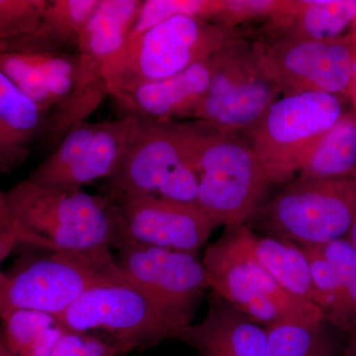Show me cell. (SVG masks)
<instances>
[{
	"instance_id": "obj_5",
	"label": "cell",
	"mask_w": 356,
	"mask_h": 356,
	"mask_svg": "<svg viewBox=\"0 0 356 356\" xmlns=\"http://www.w3.org/2000/svg\"><path fill=\"white\" fill-rule=\"evenodd\" d=\"M217 23L178 16L128 40L105 64L102 79L113 95L136 84L175 76L207 60L238 36Z\"/></svg>"
},
{
	"instance_id": "obj_17",
	"label": "cell",
	"mask_w": 356,
	"mask_h": 356,
	"mask_svg": "<svg viewBox=\"0 0 356 356\" xmlns=\"http://www.w3.org/2000/svg\"><path fill=\"white\" fill-rule=\"evenodd\" d=\"M356 20V0H285L262 23L259 39L337 40L350 36Z\"/></svg>"
},
{
	"instance_id": "obj_2",
	"label": "cell",
	"mask_w": 356,
	"mask_h": 356,
	"mask_svg": "<svg viewBox=\"0 0 356 356\" xmlns=\"http://www.w3.org/2000/svg\"><path fill=\"white\" fill-rule=\"evenodd\" d=\"M15 219L56 250L117 248L128 238L116 202L81 188L43 186L28 179L6 192Z\"/></svg>"
},
{
	"instance_id": "obj_38",
	"label": "cell",
	"mask_w": 356,
	"mask_h": 356,
	"mask_svg": "<svg viewBox=\"0 0 356 356\" xmlns=\"http://www.w3.org/2000/svg\"><path fill=\"white\" fill-rule=\"evenodd\" d=\"M0 356H13L9 353L8 350H7L3 343H2L1 339H0Z\"/></svg>"
},
{
	"instance_id": "obj_35",
	"label": "cell",
	"mask_w": 356,
	"mask_h": 356,
	"mask_svg": "<svg viewBox=\"0 0 356 356\" xmlns=\"http://www.w3.org/2000/svg\"><path fill=\"white\" fill-rule=\"evenodd\" d=\"M348 99L350 100L353 109L356 110V49L355 60H353V76H351L350 92H348Z\"/></svg>"
},
{
	"instance_id": "obj_20",
	"label": "cell",
	"mask_w": 356,
	"mask_h": 356,
	"mask_svg": "<svg viewBox=\"0 0 356 356\" xmlns=\"http://www.w3.org/2000/svg\"><path fill=\"white\" fill-rule=\"evenodd\" d=\"M100 0H49L36 31L0 50L67 53L77 49L84 26Z\"/></svg>"
},
{
	"instance_id": "obj_6",
	"label": "cell",
	"mask_w": 356,
	"mask_h": 356,
	"mask_svg": "<svg viewBox=\"0 0 356 356\" xmlns=\"http://www.w3.org/2000/svg\"><path fill=\"white\" fill-rule=\"evenodd\" d=\"M344 99L323 92L281 96L248 129L247 142L271 184L296 179L318 140L346 111Z\"/></svg>"
},
{
	"instance_id": "obj_9",
	"label": "cell",
	"mask_w": 356,
	"mask_h": 356,
	"mask_svg": "<svg viewBox=\"0 0 356 356\" xmlns=\"http://www.w3.org/2000/svg\"><path fill=\"white\" fill-rule=\"evenodd\" d=\"M212 76L192 118L218 132L238 135L252 127L281 97L259 64L252 41L234 37L212 56Z\"/></svg>"
},
{
	"instance_id": "obj_33",
	"label": "cell",
	"mask_w": 356,
	"mask_h": 356,
	"mask_svg": "<svg viewBox=\"0 0 356 356\" xmlns=\"http://www.w3.org/2000/svg\"><path fill=\"white\" fill-rule=\"evenodd\" d=\"M0 235L11 236L20 243L31 247L43 248L48 252H56L55 248L44 238L28 231L20 224L11 212L6 193L0 189Z\"/></svg>"
},
{
	"instance_id": "obj_23",
	"label": "cell",
	"mask_w": 356,
	"mask_h": 356,
	"mask_svg": "<svg viewBox=\"0 0 356 356\" xmlns=\"http://www.w3.org/2000/svg\"><path fill=\"white\" fill-rule=\"evenodd\" d=\"M0 339L13 356H50L67 330L56 316L16 310L0 318Z\"/></svg>"
},
{
	"instance_id": "obj_37",
	"label": "cell",
	"mask_w": 356,
	"mask_h": 356,
	"mask_svg": "<svg viewBox=\"0 0 356 356\" xmlns=\"http://www.w3.org/2000/svg\"><path fill=\"white\" fill-rule=\"evenodd\" d=\"M346 238L353 248H356V218L355 222H353V227H351L350 233L348 234Z\"/></svg>"
},
{
	"instance_id": "obj_14",
	"label": "cell",
	"mask_w": 356,
	"mask_h": 356,
	"mask_svg": "<svg viewBox=\"0 0 356 356\" xmlns=\"http://www.w3.org/2000/svg\"><path fill=\"white\" fill-rule=\"evenodd\" d=\"M212 57L175 76L136 84L112 95L125 110L146 120L192 118L212 76Z\"/></svg>"
},
{
	"instance_id": "obj_1",
	"label": "cell",
	"mask_w": 356,
	"mask_h": 356,
	"mask_svg": "<svg viewBox=\"0 0 356 356\" xmlns=\"http://www.w3.org/2000/svg\"><path fill=\"white\" fill-rule=\"evenodd\" d=\"M198 175L197 206L216 226H245L266 200L271 182L247 140L202 121L177 122Z\"/></svg>"
},
{
	"instance_id": "obj_10",
	"label": "cell",
	"mask_w": 356,
	"mask_h": 356,
	"mask_svg": "<svg viewBox=\"0 0 356 356\" xmlns=\"http://www.w3.org/2000/svg\"><path fill=\"white\" fill-rule=\"evenodd\" d=\"M140 120L139 132L106 179L105 195L142 192L197 205L198 175L177 121Z\"/></svg>"
},
{
	"instance_id": "obj_25",
	"label": "cell",
	"mask_w": 356,
	"mask_h": 356,
	"mask_svg": "<svg viewBox=\"0 0 356 356\" xmlns=\"http://www.w3.org/2000/svg\"><path fill=\"white\" fill-rule=\"evenodd\" d=\"M325 322H285L266 327L267 356H329Z\"/></svg>"
},
{
	"instance_id": "obj_19",
	"label": "cell",
	"mask_w": 356,
	"mask_h": 356,
	"mask_svg": "<svg viewBox=\"0 0 356 356\" xmlns=\"http://www.w3.org/2000/svg\"><path fill=\"white\" fill-rule=\"evenodd\" d=\"M139 117L125 114L116 120L102 122L83 156L53 186L83 188L111 177L139 132Z\"/></svg>"
},
{
	"instance_id": "obj_26",
	"label": "cell",
	"mask_w": 356,
	"mask_h": 356,
	"mask_svg": "<svg viewBox=\"0 0 356 356\" xmlns=\"http://www.w3.org/2000/svg\"><path fill=\"white\" fill-rule=\"evenodd\" d=\"M102 122L86 121L70 130L51 153L26 179L33 184L53 186L83 156L97 133Z\"/></svg>"
},
{
	"instance_id": "obj_27",
	"label": "cell",
	"mask_w": 356,
	"mask_h": 356,
	"mask_svg": "<svg viewBox=\"0 0 356 356\" xmlns=\"http://www.w3.org/2000/svg\"><path fill=\"white\" fill-rule=\"evenodd\" d=\"M221 6L222 0H143L130 38L178 16L214 22Z\"/></svg>"
},
{
	"instance_id": "obj_24",
	"label": "cell",
	"mask_w": 356,
	"mask_h": 356,
	"mask_svg": "<svg viewBox=\"0 0 356 356\" xmlns=\"http://www.w3.org/2000/svg\"><path fill=\"white\" fill-rule=\"evenodd\" d=\"M310 264L312 281L318 295V308L325 323L346 332V308L343 283L336 267L325 257L320 247L299 245Z\"/></svg>"
},
{
	"instance_id": "obj_8",
	"label": "cell",
	"mask_w": 356,
	"mask_h": 356,
	"mask_svg": "<svg viewBox=\"0 0 356 356\" xmlns=\"http://www.w3.org/2000/svg\"><path fill=\"white\" fill-rule=\"evenodd\" d=\"M121 274L109 248L49 252L13 273H0V318L16 310L57 317L90 288Z\"/></svg>"
},
{
	"instance_id": "obj_30",
	"label": "cell",
	"mask_w": 356,
	"mask_h": 356,
	"mask_svg": "<svg viewBox=\"0 0 356 356\" xmlns=\"http://www.w3.org/2000/svg\"><path fill=\"white\" fill-rule=\"evenodd\" d=\"M325 257L336 267L346 296V336L356 332V248L346 238L320 247Z\"/></svg>"
},
{
	"instance_id": "obj_4",
	"label": "cell",
	"mask_w": 356,
	"mask_h": 356,
	"mask_svg": "<svg viewBox=\"0 0 356 356\" xmlns=\"http://www.w3.org/2000/svg\"><path fill=\"white\" fill-rule=\"evenodd\" d=\"M248 225L226 229L206 248L203 266L209 287L229 305L264 327L285 322H325L320 309L285 291L255 259Z\"/></svg>"
},
{
	"instance_id": "obj_18",
	"label": "cell",
	"mask_w": 356,
	"mask_h": 356,
	"mask_svg": "<svg viewBox=\"0 0 356 356\" xmlns=\"http://www.w3.org/2000/svg\"><path fill=\"white\" fill-rule=\"evenodd\" d=\"M48 116L0 72V172H13L25 163Z\"/></svg>"
},
{
	"instance_id": "obj_15",
	"label": "cell",
	"mask_w": 356,
	"mask_h": 356,
	"mask_svg": "<svg viewBox=\"0 0 356 356\" xmlns=\"http://www.w3.org/2000/svg\"><path fill=\"white\" fill-rule=\"evenodd\" d=\"M142 2L143 0H100L84 26L77 44V86L104 83L103 67L127 44Z\"/></svg>"
},
{
	"instance_id": "obj_21",
	"label": "cell",
	"mask_w": 356,
	"mask_h": 356,
	"mask_svg": "<svg viewBox=\"0 0 356 356\" xmlns=\"http://www.w3.org/2000/svg\"><path fill=\"white\" fill-rule=\"evenodd\" d=\"M248 240L257 261L285 291L318 307L310 264L298 245L274 236L257 235L252 229Z\"/></svg>"
},
{
	"instance_id": "obj_39",
	"label": "cell",
	"mask_w": 356,
	"mask_h": 356,
	"mask_svg": "<svg viewBox=\"0 0 356 356\" xmlns=\"http://www.w3.org/2000/svg\"><path fill=\"white\" fill-rule=\"evenodd\" d=\"M350 37L353 40V41L356 42V20L355 21V23H353V26H351Z\"/></svg>"
},
{
	"instance_id": "obj_16",
	"label": "cell",
	"mask_w": 356,
	"mask_h": 356,
	"mask_svg": "<svg viewBox=\"0 0 356 356\" xmlns=\"http://www.w3.org/2000/svg\"><path fill=\"white\" fill-rule=\"evenodd\" d=\"M181 339L201 356H267L266 327L255 324L214 292L205 317L188 325Z\"/></svg>"
},
{
	"instance_id": "obj_36",
	"label": "cell",
	"mask_w": 356,
	"mask_h": 356,
	"mask_svg": "<svg viewBox=\"0 0 356 356\" xmlns=\"http://www.w3.org/2000/svg\"><path fill=\"white\" fill-rule=\"evenodd\" d=\"M348 337V343L344 346L341 356H356V332Z\"/></svg>"
},
{
	"instance_id": "obj_28",
	"label": "cell",
	"mask_w": 356,
	"mask_h": 356,
	"mask_svg": "<svg viewBox=\"0 0 356 356\" xmlns=\"http://www.w3.org/2000/svg\"><path fill=\"white\" fill-rule=\"evenodd\" d=\"M0 72L43 111L50 113L55 107L48 76L42 74L24 53L0 50Z\"/></svg>"
},
{
	"instance_id": "obj_11",
	"label": "cell",
	"mask_w": 356,
	"mask_h": 356,
	"mask_svg": "<svg viewBox=\"0 0 356 356\" xmlns=\"http://www.w3.org/2000/svg\"><path fill=\"white\" fill-rule=\"evenodd\" d=\"M259 64L281 95L323 92L348 98L356 42L337 40L252 41Z\"/></svg>"
},
{
	"instance_id": "obj_13",
	"label": "cell",
	"mask_w": 356,
	"mask_h": 356,
	"mask_svg": "<svg viewBox=\"0 0 356 356\" xmlns=\"http://www.w3.org/2000/svg\"><path fill=\"white\" fill-rule=\"evenodd\" d=\"M113 200L128 236L144 245L197 254L217 227L194 204L142 192L123 194Z\"/></svg>"
},
{
	"instance_id": "obj_3",
	"label": "cell",
	"mask_w": 356,
	"mask_h": 356,
	"mask_svg": "<svg viewBox=\"0 0 356 356\" xmlns=\"http://www.w3.org/2000/svg\"><path fill=\"white\" fill-rule=\"evenodd\" d=\"M57 318L67 332L102 334L99 337L113 344L119 356L181 339L191 325L123 273L90 288Z\"/></svg>"
},
{
	"instance_id": "obj_22",
	"label": "cell",
	"mask_w": 356,
	"mask_h": 356,
	"mask_svg": "<svg viewBox=\"0 0 356 356\" xmlns=\"http://www.w3.org/2000/svg\"><path fill=\"white\" fill-rule=\"evenodd\" d=\"M356 173V110L344 111L324 134L296 179H327Z\"/></svg>"
},
{
	"instance_id": "obj_29",
	"label": "cell",
	"mask_w": 356,
	"mask_h": 356,
	"mask_svg": "<svg viewBox=\"0 0 356 356\" xmlns=\"http://www.w3.org/2000/svg\"><path fill=\"white\" fill-rule=\"evenodd\" d=\"M48 1L0 0V48L36 31Z\"/></svg>"
},
{
	"instance_id": "obj_7",
	"label": "cell",
	"mask_w": 356,
	"mask_h": 356,
	"mask_svg": "<svg viewBox=\"0 0 356 356\" xmlns=\"http://www.w3.org/2000/svg\"><path fill=\"white\" fill-rule=\"evenodd\" d=\"M254 217L267 236L298 245L322 247L346 238L356 218V173L293 180Z\"/></svg>"
},
{
	"instance_id": "obj_31",
	"label": "cell",
	"mask_w": 356,
	"mask_h": 356,
	"mask_svg": "<svg viewBox=\"0 0 356 356\" xmlns=\"http://www.w3.org/2000/svg\"><path fill=\"white\" fill-rule=\"evenodd\" d=\"M285 0H222L221 10L214 23L236 30L247 23L266 22L284 6Z\"/></svg>"
},
{
	"instance_id": "obj_12",
	"label": "cell",
	"mask_w": 356,
	"mask_h": 356,
	"mask_svg": "<svg viewBox=\"0 0 356 356\" xmlns=\"http://www.w3.org/2000/svg\"><path fill=\"white\" fill-rule=\"evenodd\" d=\"M115 257L123 275L173 315L191 325L196 306L210 289L197 254L136 242L128 236Z\"/></svg>"
},
{
	"instance_id": "obj_32",
	"label": "cell",
	"mask_w": 356,
	"mask_h": 356,
	"mask_svg": "<svg viewBox=\"0 0 356 356\" xmlns=\"http://www.w3.org/2000/svg\"><path fill=\"white\" fill-rule=\"evenodd\" d=\"M50 356H119L113 344L86 332H67Z\"/></svg>"
},
{
	"instance_id": "obj_34",
	"label": "cell",
	"mask_w": 356,
	"mask_h": 356,
	"mask_svg": "<svg viewBox=\"0 0 356 356\" xmlns=\"http://www.w3.org/2000/svg\"><path fill=\"white\" fill-rule=\"evenodd\" d=\"M18 245H20L19 241L14 236L0 235V264Z\"/></svg>"
}]
</instances>
